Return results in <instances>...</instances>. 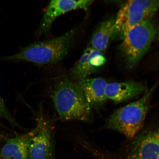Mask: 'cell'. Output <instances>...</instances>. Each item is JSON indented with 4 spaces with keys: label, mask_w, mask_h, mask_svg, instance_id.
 Returning a JSON list of instances; mask_svg holds the SVG:
<instances>
[{
    "label": "cell",
    "mask_w": 159,
    "mask_h": 159,
    "mask_svg": "<svg viewBox=\"0 0 159 159\" xmlns=\"http://www.w3.org/2000/svg\"><path fill=\"white\" fill-rule=\"evenodd\" d=\"M52 98L56 110L63 120L88 122L91 119L93 108L78 82L68 78L60 80L55 85Z\"/></svg>",
    "instance_id": "obj_1"
},
{
    "label": "cell",
    "mask_w": 159,
    "mask_h": 159,
    "mask_svg": "<svg viewBox=\"0 0 159 159\" xmlns=\"http://www.w3.org/2000/svg\"><path fill=\"white\" fill-rule=\"evenodd\" d=\"M75 33V30H70L55 38L32 43L15 54L0 57V61H25L41 65L56 64L66 56Z\"/></svg>",
    "instance_id": "obj_2"
},
{
    "label": "cell",
    "mask_w": 159,
    "mask_h": 159,
    "mask_svg": "<svg viewBox=\"0 0 159 159\" xmlns=\"http://www.w3.org/2000/svg\"><path fill=\"white\" fill-rule=\"evenodd\" d=\"M157 85L147 91L139 100L115 111L107 120V128L120 133L127 138H134L143 126L150 99Z\"/></svg>",
    "instance_id": "obj_3"
},
{
    "label": "cell",
    "mask_w": 159,
    "mask_h": 159,
    "mask_svg": "<svg viewBox=\"0 0 159 159\" xmlns=\"http://www.w3.org/2000/svg\"><path fill=\"white\" fill-rule=\"evenodd\" d=\"M157 34L156 27L151 19L131 27L123 34L120 49L129 67L136 65L148 52Z\"/></svg>",
    "instance_id": "obj_4"
},
{
    "label": "cell",
    "mask_w": 159,
    "mask_h": 159,
    "mask_svg": "<svg viewBox=\"0 0 159 159\" xmlns=\"http://www.w3.org/2000/svg\"><path fill=\"white\" fill-rule=\"evenodd\" d=\"M159 10V1L135 0L127 2L121 7L115 19L118 35L131 27L151 18Z\"/></svg>",
    "instance_id": "obj_5"
},
{
    "label": "cell",
    "mask_w": 159,
    "mask_h": 159,
    "mask_svg": "<svg viewBox=\"0 0 159 159\" xmlns=\"http://www.w3.org/2000/svg\"><path fill=\"white\" fill-rule=\"evenodd\" d=\"M37 131L29 148V159H55L52 124L41 110L37 116Z\"/></svg>",
    "instance_id": "obj_6"
},
{
    "label": "cell",
    "mask_w": 159,
    "mask_h": 159,
    "mask_svg": "<svg viewBox=\"0 0 159 159\" xmlns=\"http://www.w3.org/2000/svg\"><path fill=\"white\" fill-rule=\"evenodd\" d=\"M159 126L135 138L125 159H159Z\"/></svg>",
    "instance_id": "obj_7"
},
{
    "label": "cell",
    "mask_w": 159,
    "mask_h": 159,
    "mask_svg": "<svg viewBox=\"0 0 159 159\" xmlns=\"http://www.w3.org/2000/svg\"><path fill=\"white\" fill-rule=\"evenodd\" d=\"M94 1L91 0H54L49 2L43 14L39 33L48 32L55 20L61 16L73 10L81 9L87 11Z\"/></svg>",
    "instance_id": "obj_8"
},
{
    "label": "cell",
    "mask_w": 159,
    "mask_h": 159,
    "mask_svg": "<svg viewBox=\"0 0 159 159\" xmlns=\"http://www.w3.org/2000/svg\"><path fill=\"white\" fill-rule=\"evenodd\" d=\"M106 62V58L102 52L91 47L87 48L71 69V76L79 82L96 72Z\"/></svg>",
    "instance_id": "obj_9"
},
{
    "label": "cell",
    "mask_w": 159,
    "mask_h": 159,
    "mask_svg": "<svg viewBox=\"0 0 159 159\" xmlns=\"http://www.w3.org/2000/svg\"><path fill=\"white\" fill-rule=\"evenodd\" d=\"M146 88L142 83L133 80L108 83L106 97L115 103L122 102L142 94Z\"/></svg>",
    "instance_id": "obj_10"
},
{
    "label": "cell",
    "mask_w": 159,
    "mask_h": 159,
    "mask_svg": "<svg viewBox=\"0 0 159 159\" xmlns=\"http://www.w3.org/2000/svg\"><path fill=\"white\" fill-rule=\"evenodd\" d=\"M37 127L25 134L8 139L2 149L1 157L4 159H29L30 142L36 134Z\"/></svg>",
    "instance_id": "obj_11"
},
{
    "label": "cell",
    "mask_w": 159,
    "mask_h": 159,
    "mask_svg": "<svg viewBox=\"0 0 159 159\" xmlns=\"http://www.w3.org/2000/svg\"><path fill=\"white\" fill-rule=\"evenodd\" d=\"M86 100L92 108H98L107 100L106 88L108 83L101 78H86L78 82Z\"/></svg>",
    "instance_id": "obj_12"
},
{
    "label": "cell",
    "mask_w": 159,
    "mask_h": 159,
    "mask_svg": "<svg viewBox=\"0 0 159 159\" xmlns=\"http://www.w3.org/2000/svg\"><path fill=\"white\" fill-rule=\"evenodd\" d=\"M118 35L115 19L107 20L95 30L90 41V47L103 52L106 50L110 42Z\"/></svg>",
    "instance_id": "obj_13"
},
{
    "label": "cell",
    "mask_w": 159,
    "mask_h": 159,
    "mask_svg": "<svg viewBox=\"0 0 159 159\" xmlns=\"http://www.w3.org/2000/svg\"><path fill=\"white\" fill-rule=\"evenodd\" d=\"M0 118L4 119L13 126L20 128V125L16 120L2 99L0 95Z\"/></svg>",
    "instance_id": "obj_14"
},
{
    "label": "cell",
    "mask_w": 159,
    "mask_h": 159,
    "mask_svg": "<svg viewBox=\"0 0 159 159\" xmlns=\"http://www.w3.org/2000/svg\"><path fill=\"white\" fill-rule=\"evenodd\" d=\"M158 39L159 40V33L158 34Z\"/></svg>",
    "instance_id": "obj_15"
},
{
    "label": "cell",
    "mask_w": 159,
    "mask_h": 159,
    "mask_svg": "<svg viewBox=\"0 0 159 159\" xmlns=\"http://www.w3.org/2000/svg\"><path fill=\"white\" fill-rule=\"evenodd\" d=\"M0 159H1V158H0Z\"/></svg>",
    "instance_id": "obj_16"
},
{
    "label": "cell",
    "mask_w": 159,
    "mask_h": 159,
    "mask_svg": "<svg viewBox=\"0 0 159 159\" xmlns=\"http://www.w3.org/2000/svg\"></svg>",
    "instance_id": "obj_17"
}]
</instances>
